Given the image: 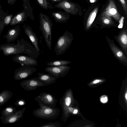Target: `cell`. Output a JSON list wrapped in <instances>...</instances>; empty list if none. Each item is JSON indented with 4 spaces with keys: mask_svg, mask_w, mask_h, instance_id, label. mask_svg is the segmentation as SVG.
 <instances>
[{
    "mask_svg": "<svg viewBox=\"0 0 127 127\" xmlns=\"http://www.w3.org/2000/svg\"><path fill=\"white\" fill-rule=\"evenodd\" d=\"M38 77L36 78L41 82L46 84V86L55 83L57 78L51 76L49 74L40 72L38 73Z\"/></svg>",
    "mask_w": 127,
    "mask_h": 127,
    "instance_id": "18",
    "label": "cell"
},
{
    "mask_svg": "<svg viewBox=\"0 0 127 127\" xmlns=\"http://www.w3.org/2000/svg\"><path fill=\"white\" fill-rule=\"evenodd\" d=\"M64 0H48V1H51L52 3L56 2H59Z\"/></svg>",
    "mask_w": 127,
    "mask_h": 127,
    "instance_id": "34",
    "label": "cell"
},
{
    "mask_svg": "<svg viewBox=\"0 0 127 127\" xmlns=\"http://www.w3.org/2000/svg\"><path fill=\"white\" fill-rule=\"evenodd\" d=\"M109 45L115 56L120 60L127 63V57L123 52L115 45L113 42H111Z\"/></svg>",
    "mask_w": 127,
    "mask_h": 127,
    "instance_id": "19",
    "label": "cell"
},
{
    "mask_svg": "<svg viewBox=\"0 0 127 127\" xmlns=\"http://www.w3.org/2000/svg\"><path fill=\"white\" fill-rule=\"evenodd\" d=\"M64 10L69 14L75 15L77 13L78 9L76 4L68 0H64L56 4L54 6Z\"/></svg>",
    "mask_w": 127,
    "mask_h": 127,
    "instance_id": "8",
    "label": "cell"
},
{
    "mask_svg": "<svg viewBox=\"0 0 127 127\" xmlns=\"http://www.w3.org/2000/svg\"><path fill=\"white\" fill-rule=\"evenodd\" d=\"M13 61L20 64L21 66L24 65L35 66L37 65L38 62L34 58L29 56L15 54L12 58Z\"/></svg>",
    "mask_w": 127,
    "mask_h": 127,
    "instance_id": "10",
    "label": "cell"
},
{
    "mask_svg": "<svg viewBox=\"0 0 127 127\" xmlns=\"http://www.w3.org/2000/svg\"><path fill=\"white\" fill-rule=\"evenodd\" d=\"M60 124L57 122H50L42 125L39 127H60Z\"/></svg>",
    "mask_w": 127,
    "mask_h": 127,
    "instance_id": "27",
    "label": "cell"
},
{
    "mask_svg": "<svg viewBox=\"0 0 127 127\" xmlns=\"http://www.w3.org/2000/svg\"><path fill=\"white\" fill-rule=\"evenodd\" d=\"M39 107L33 110V115L36 117L45 119H53L59 115L60 110L58 108L52 107L37 101Z\"/></svg>",
    "mask_w": 127,
    "mask_h": 127,
    "instance_id": "3",
    "label": "cell"
},
{
    "mask_svg": "<svg viewBox=\"0 0 127 127\" xmlns=\"http://www.w3.org/2000/svg\"><path fill=\"white\" fill-rule=\"evenodd\" d=\"M71 63L70 61L65 60H56L50 61L47 63L49 66H59L67 65Z\"/></svg>",
    "mask_w": 127,
    "mask_h": 127,
    "instance_id": "24",
    "label": "cell"
},
{
    "mask_svg": "<svg viewBox=\"0 0 127 127\" xmlns=\"http://www.w3.org/2000/svg\"><path fill=\"white\" fill-rule=\"evenodd\" d=\"M23 27L25 33L27 36L34 47L38 52L41 50L38 46V38L29 26L24 24Z\"/></svg>",
    "mask_w": 127,
    "mask_h": 127,
    "instance_id": "13",
    "label": "cell"
},
{
    "mask_svg": "<svg viewBox=\"0 0 127 127\" xmlns=\"http://www.w3.org/2000/svg\"><path fill=\"white\" fill-rule=\"evenodd\" d=\"M107 7L102 13L101 16L106 15L113 17L117 21H118L121 17L117 9L113 0H109Z\"/></svg>",
    "mask_w": 127,
    "mask_h": 127,
    "instance_id": "12",
    "label": "cell"
},
{
    "mask_svg": "<svg viewBox=\"0 0 127 127\" xmlns=\"http://www.w3.org/2000/svg\"><path fill=\"white\" fill-rule=\"evenodd\" d=\"M97 0H89L90 2L92 3H94Z\"/></svg>",
    "mask_w": 127,
    "mask_h": 127,
    "instance_id": "38",
    "label": "cell"
},
{
    "mask_svg": "<svg viewBox=\"0 0 127 127\" xmlns=\"http://www.w3.org/2000/svg\"><path fill=\"white\" fill-rule=\"evenodd\" d=\"M25 9L24 10L17 14L12 19L10 23L11 25H15L24 22L28 16L32 20H34L33 14L28 9Z\"/></svg>",
    "mask_w": 127,
    "mask_h": 127,
    "instance_id": "11",
    "label": "cell"
},
{
    "mask_svg": "<svg viewBox=\"0 0 127 127\" xmlns=\"http://www.w3.org/2000/svg\"><path fill=\"white\" fill-rule=\"evenodd\" d=\"M13 94L10 91L4 90L0 93V106L3 105L10 99Z\"/></svg>",
    "mask_w": 127,
    "mask_h": 127,
    "instance_id": "21",
    "label": "cell"
},
{
    "mask_svg": "<svg viewBox=\"0 0 127 127\" xmlns=\"http://www.w3.org/2000/svg\"><path fill=\"white\" fill-rule=\"evenodd\" d=\"M15 108L12 106L6 107L1 112V116L0 118L2 122L5 118L9 115L15 113L16 111Z\"/></svg>",
    "mask_w": 127,
    "mask_h": 127,
    "instance_id": "22",
    "label": "cell"
},
{
    "mask_svg": "<svg viewBox=\"0 0 127 127\" xmlns=\"http://www.w3.org/2000/svg\"><path fill=\"white\" fill-rule=\"evenodd\" d=\"M73 40L72 34L66 31L60 36L56 41L54 50L57 55L64 53L68 49Z\"/></svg>",
    "mask_w": 127,
    "mask_h": 127,
    "instance_id": "4",
    "label": "cell"
},
{
    "mask_svg": "<svg viewBox=\"0 0 127 127\" xmlns=\"http://www.w3.org/2000/svg\"><path fill=\"white\" fill-rule=\"evenodd\" d=\"M51 14L56 22L66 23L70 17L69 14L65 11L54 12H52Z\"/></svg>",
    "mask_w": 127,
    "mask_h": 127,
    "instance_id": "17",
    "label": "cell"
},
{
    "mask_svg": "<svg viewBox=\"0 0 127 127\" xmlns=\"http://www.w3.org/2000/svg\"><path fill=\"white\" fill-rule=\"evenodd\" d=\"M121 3L126 15H127V5L125 0H119Z\"/></svg>",
    "mask_w": 127,
    "mask_h": 127,
    "instance_id": "29",
    "label": "cell"
},
{
    "mask_svg": "<svg viewBox=\"0 0 127 127\" xmlns=\"http://www.w3.org/2000/svg\"><path fill=\"white\" fill-rule=\"evenodd\" d=\"M100 18L102 24L106 25H109L113 24L111 17L108 15L101 16Z\"/></svg>",
    "mask_w": 127,
    "mask_h": 127,
    "instance_id": "26",
    "label": "cell"
},
{
    "mask_svg": "<svg viewBox=\"0 0 127 127\" xmlns=\"http://www.w3.org/2000/svg\"><path fill=\"white\" fill-rule=\"evenodd\" d=\"M98 8H95L91 13L87 22L86 28L89 29L93 23L95 18L98 11Z\"/></svg>",
    "mask_w": 127,
    "mask_h": 127,
    "instance_id": "23",
    "label": "cell"
},
{
    "mask_svg": "<svg viewBox=\"0 0 127 127\" xmlns=\"http://www.w3.org/2000/svg\"><path fill=\"white\" fill-rule=\"evenodd\" d=\"M24 2V8L25 7V5L26 2V0H23Z\"/></svg>",
    "mask_w": 127,
    "mask_h": 127,
    "instance_id": "37",
    "label": "cell"
},
{
    "mask_svg": "<svg viewBox=\"0 0 127 127\" xmlns=\"http://www.w3.org/2000/svg\"><path fill=\"white\" fill-rule=\"evenodd\" d=\"M70 69V66L66 65L48 66L45 68V70L51 76L57 79L65 76Z\"/></svg>",
    "mask_w": 127,
    "mask_h": 127,
    "instance_id": "5",
    "label": "cell"
},
{
    "mask_svg": "<svg viewBox=\"0 0 127 127\" xmlns=\"http://www.w3.org/2000/svg\"><path fill=\"white\" fill-rule=\"evenodd\" d=\"M12 16V14H11L5 17L4 20V22L5 25H8L10 23Z\"/></svg>",
    "mask_w": 127,
    "mask_h": 127,
    "instance_id": "30",
    "label": "cell"
},
{
    "mask_svg": "<svg viewBox=\"0 0 127 127\" xmlns=\"http://www.w3.org/2000/svg\"><path fill=\"white\" fill-rule=\"evenodd\" d=\"M26 107L17 110L14 113L6 117L2 122L4 124H11L18 121L23 116Z\"/></svg>",
    "mask_w": 127,
    "mask_h": 127,
    "instance_id": "14",
    "label": "cell"
},
{
    "mask_svg": "<svg viewBox=\"0 0 127 127\" xmlns=\"http://www.w3.org/2000/svg\"><path fill=\"white\" fill-rule=\"evenodd\" d=\"M26 103L25 100L23 99H20L17 100L15 103L18 106H22L25 105Z\"/></svg>",
    "mask_w": 127,
    "mask_h": 127,
    "instance_id": "28",
    "label": "cell"
},
{
    "mask_svg": "<svg viewBox=\"0 0 127 127\" xmlns=\"http://www.w3.org/2000/svg\"><path fill=\"white\" fill-rule=\"evenodd\" d=\"M0 50L7 56L11 54H26L31 57L37 59L40 55L35 48L23 38L17 40L16 44L7 43L0 46Z\"/></svg>",
    "mask_w": 127,
    "mask_h": 127,
    "instance_id": "1",
    "label": "cell"
},
{
    "mask_svg": "<svg viewBox=\"0 0 127 127\" xmlns=\"http://www.w3.org/2000/svg\"><path fill=\"white\" fill-rule=\"evenodd\" d=\"M101 101L103 103H105L107 101V97L102 98L101 99Z\"/></svg>",
    "mask_w": 127,
    "mask_h": 127,
    "instance_id": "33",
    "label": "cell"
},
{
    "mask_svg": "<svg viewBox=\"0 0 127 127\" xmlns=\"http://www.w3.org/2000/svg\"><path fill=\"white\" fill-rule=\"evenodd\" d=\"M126 1H127V0H126Z\"/></svg>",
    "mask_w": 127,
    "mask_h": 127,
    "instance_id": "40",
    "label": "cell"
},
{
    "mask_svg": "<svg viewBox=\"0 0 127 127\" xmlns=\"http://www.w3.org/2000/svg\"><path fill=\"white\" fill-rule=\"evenodd\" d=\"M78 112V110L77 109H75L74 110V112H73L74 114H77V113Z\"/></svg>",
    "mask_w": 127,
    "mask_h": 127,
    "instance_id": "35",
    "label": "cell"
},
{
    "mask_svg": "<svg viewBox=\"0 0 127 127\" xmlns=\"http://www.w3.org/2000/svg\"><path fill=\"white\" fill-rule=\"evenodd\" d=\"M20 29L19 25L9 30L7 34L3 37L6 39L7 43L14 41L18 37L20 33Z\"/></svg>",
    "mask_w": 127,
    "mask_h": 127,
    "instance_id": "15",
    "label": "cell"
},
{
    "mask_svg": "<svg viewBox=\"0 0 127 127\" xmlns=\"http://www.w3.org/2000/svg\"><path fill=\"white\" fill-rule=\"evenodd\" d=\"M118 41L127 54V30L123 31L117 37Z\"/></svg>",
    "mask_w": 127,
    "mask_h": 127,
    "instance_id": "20",
    "label": "cell"
},
{
    "mask_svg": "<svg viewBox=\"0 0 127 127\" xmlns=\"http://www.w3.org/2000/svg\"><path fill=\"white\" fill-rule=\"evenodd\" d=\"M36 69V68L31 66L24 65L15 70L14 75V78L16 80L25 79L32 74Z\"/></svg>",
    "mask_w": 127,
    "mask_h": 127,
    "instance_id": "6",
    "label": "cell"
},
{
    "mask_svg": "<svg viewBox=\"0 0 127 127\" xmlns=\"http://www.w3.org/2000/svg\"><path fill=\"white\" fill-rule=\"evenodd\" d=\"M20 84L23 88L28 91L35 90L38 87L46 86L36 77L23 80L21 82Z\"/></svg>",
    "mask_w": 127,
    "mask_h": 127,
    "instance_id": "9",
    "label": "cell"
},
{
    "mask_svg": "<svg viewBox=\"0 0 127 127\" xmlns=\"http://www.w3.org/2000/svg\"><path fill=\"white\" fill-rule=\"evenodd\" d=\"M72 102L71 91L69 89L67 90L63 96L60 99V104L62 109L68 107H71Z\"/></svg>",
    "mask_w": 127,
    "mask_h": 127,
    "instance_id": "16",
    "label": "cell"
},
{
    "mask_svg": "<svg viewBox=\"0 0 127 127\" xmlns=\"http://www.w3.org/2000/svg\"><path fill=\"white\" fill-rule=\"evenodd\" d=\"M16 0H7V2L8 4L12 5L14 4Z\"/></svg>",
    "mask_w": 127,
    "mask_h": 127,
    "instance_id": "32",
    "label": "cell"
},
{
    "mask_svg": "<svg viewBox=\"0 0 127 127\" xmlns=\"http://www.w3.org/2000/svg\"><path fill=\"white\" fill-rule=\"evenodd\" d=\"M40 29L49 49L51 50L52 30L54 25L47 15L40 12L39 15Z\"/></svg>",
    "mask_w": 127,
    "mask_h": 127,
    "instance_id": "2",
    "label": "cell"
},
{
    "mask_svg": "<svg viewBox=\"0 0 127 127\" xmlns=\"http://www.w3.org/2000/svg\"><path fill=\"white\" fill-rule=\"evenodd\" d=\"M125 97L126 99H127V93H126L125 95Z\"/></svg>",
    "mask_w": 127,
    "mask_h": 127,
    "instance_id": "39",
    "label": "cell"
},
{
    "mask_svg": "<svg viewBox=\"0 0 127 127\" xmlns=\"http://www.w3.org/2000/svg\"><path fill=\"white\" fill-rule=\"evenodd\" d=\"M36 1L41 7L45 9H52L54 7L52 5V3L48 0H36Z\"/></svg>",
    "mask_w": 127,
    "mask_h": 127,
    "instance_id": "25",
    "label": "cell"
},
{
    "mask_svg": "<svg viewBox=\"0 0 127 127\" xmlns=\"http://www.w3.org/2000/svg\"><path fill=\"white\" fill-rule=\"evenodd\" d=\"M99 80H96L94 81L93 83L94 84H96L99 82Z\"/></svg>",
    "mask_w": 127,
    "mask_h": 127,
    "instance_id": "36",
    "label": "cell"
},
{
    "mask_svg": "<svg viewBox=\"0 0 127 127\" xmlns=\"http://www.w3.org/2000/svg\"><path fill=\"white\" fill-rule=\"evenodd\" d=\"M36 101H39L45 105L52 107H55L58 100L51 94L42 92L34 98Z\"/></svg>",
    "mask_w": 127,
    "mask_h": 127,
    "instance_id": "7",
    "label": "cell"
},
{
    "mask_svg": "<svg viewBox=\"0 0 127 127\" xmlns=\"http://www.w3.org/2000/svg\"><path fill=\"white\" fill-rule=\"evenodd\" d=\"M125 19V18L123 16H122L121 17L119 21V24L118 26V28L119 29H122L123 28L124 20Z\"/></svg>",
    "mask_w": 127,
    "mask_h": 127,
    "instance_id": "31",
    "label": "cell"
}]
</instances>
